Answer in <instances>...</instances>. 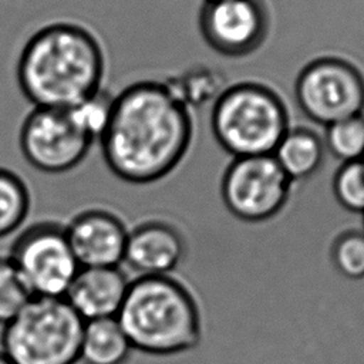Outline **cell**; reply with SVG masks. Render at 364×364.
I'll use <instances>...</instances> for the list:
<instances>
[{"instance_id":"obj_15","label":"cell","mask_w":364,"mask_h":364,"mask_svg":"<svg viewBox=\"0 0 364 364\" xmlns=\"http://www.w3.org/2000/svg\"><path fill=\"white\" fill-rule=\"evenodd\" d=\"M134 348L117 317L84 321L80 361L84 364H125Z\"/></svg>"},{"instance_id":"obj_1","label":"cell","mask_w":364,"mask_h":364,"mask_svg":"<svg viewBox=\"0 0 364 364\" xmlns=\"http://www.w3.org/2000/svg\"><path fill=\"white\" fill-rule=\"evenodd\" d=\"M192 139L191 108L165 80H139L115 94L98 144L117 178L146 185L173 172L188 155Z\"/></svg>"},{"instance_id":"obj_5","label":"cell","mask_w":364,"mask_h":364,"mask_svg":"<svg viewBox=\"0 0 364 364\" xmlns=\"http://www.w3.org/2000/svg\"><path fill=\"white\" fill-rule=\"evenodd\" d=\"M84 320L64 297H33L3 326L0 350L13 364H75Z\"/></svg>"},{"instance_id":"obj_11","label":"cell","mask_w":364,"mask_h":364,"mask_svg":"<svg viewBox=\"0 0 364 364\" xmlns=\"http://www.w3.org/2000/svg\"><path fill=\"white\" fill-rule=\"evenodd\" d=\"M67 239L81 267H115L124 262L129 229L109 209L90 208L64 225Z\"/></svg>"},{"instance_id":"obj_22","label":"cell","mask_w":364,"mask_h":364,"mask_svg":"<svg viewBox=\"0 0 364 364\" xmlns=\"http://www.w3.org/2000/svg\"><path fill=\"white\" fill-rule=\"evenodd\" d=\"M333 193L346 210L364 215V159L340 165L333 178Z\"/></svg>"},{"instance_id":"obj_3","label":"cell","mask_w":364,"mask_h":364,"mask_svg":"<svg viewBox=\"0 0 364 364\" xmlns=\"http://www.w3.org/2000/svg\"><path fill=\"white\" fill-rule=\"evenodd\" d=\"M134 351L168 357L202 341V313L192 289L175 274L134 277L117 316Z\"/></svg>"},{"instance_id":"obj_4","label":"cell","mask_w":364,"mask_h":364,"mask_svg":"<svg viewBox=\"0 0 364 364\" xmlns=\"http://www.w3.org/2000/svg\"><path fill=\"white\" fill-rule=\"evenodd\" d=\"M210 128L216 142L233 158L272 155L290 128V115L276 90L240 81L213 101Z\"/></svg>"},{"instance_id":"obj_14","label":"cell","mask_w":364,"mask_h":364,"mask_svg":"<svg viewBox=\"0 0 364 364\" xmlns=\"http://www.w3.org/2000/svg\"><path fill=\"white\" fill-rule=\"evenodd\" d=\"M273 158L291 182L314 176L323 166V138L307 127H290L273 151Z\"/></svg>"},{"instance_id":"obj_7","label":"cell","mask_w":364,"mask_h":364,"mask_svg":"<svg viewBox=\"0 0 364 364\" xmlns=\"http://www.w3.org/2000/svg\"><path fill=\"white\" fill-rule=\"evenodd\" d=\"M9 257L33 297H64L81 267L64 225L57 222H38L23 230Z\"/></svg>"},{"instance_id":"obj_9","label":"cell","mask_w":364,"mask_h":364,"mask_svg":"<svg viewBox=\"0 0 364 364\" xmlns=\"http://www.w3.org/2000/svg\"><path fill=\"white\" fill-rule=\"evenodd\" d=\"M95 142L73 121L67 109L34 107L18 132L21 155L34 169L58 175L75 169Z\"/></svg>"},{"instance_id":"obj_19","label":"cell","mask_w":364,"mask_h":364,"mask_svg":"<svg viewBox=\"0 0 364 364\" xmlns=\"http://www.w3.org/2000/svg\"><path fill=\"white\" fill-rule=\"evenodd\" d=\"M334 269L348 280L364 279V230H344L331 243Z\"/></svg>"},{"instance_id":"obj_6","label":"cell","mask_w":364,"mask_h":364,"mask_svg":"<svg viewBox=\"0 0 364 364\" xmlns=\"http://www.w3.org/2000/svg\"><path fill=\"white\" fill-rule=\"evenodd\" d=\"M294 98L310 121L324 127L364 114V73L346 57H316L297 74Z\"/></svg>"},{"instance_id":"obj_24","label":"cell","mask_w":364,"mask_h":364,"mask_svg":"<svg viewBox=\"0 0 364 364\" xmlns=\"http://www.w3.org/2000/svg\"><path fill=\"white\" fill-rule=\"evenodd\" d=\"M363 216H364V215H363Z\"/></svg>"},{"instance_id":"obj_23","label":"cell","mask_w":364,"mask_h":364,"mask_svg":"<svg viewBox=\"0 0 364 364\" xmlns=\"http://www.w3.org/2000/svg\"><path fill=\"white\" fill-rule=\"evenodd\" d=\"M0 364H13L7 357H6V354L0 350Z\"/></svg>"},{"instance_id":"obj_10","label":"cell","mask_w":364,"mask_h":364,"mask_svg":"<svg viewBox=\"0 0 364 364\" xmlns=\"http://www.w3.org/2000/svg\"><path fill=\"white\" fill-rule=\"evenodd\" d=\"M198 26L203 41L215 53L242 58L264 44L272 18L264 0H203Z\"/></svg>"},{"instance_id":"obj_12","label":"cell","mask_w":364,"mask_h":364,"mask_svg":"<svg viewBox=\"0 0 364 364\" xmlns=\"http://www.w3.org/2000/svg\"><path fill=\"white\" fill-rule=\"evenodd\" d=\"M188 252L182 230L165 219H146L128 232L124 262L135 276L173 274Z\"/></svg>"},{"instance_id":"obj_21","label":"cell","mask_w":364,"mask_h":364,"mask_svg":"<svg viewBox=\"0 0 364 364\" xmlns=\"http://www.w3.org/2000/svg\"><path fill=\"white\" fill-rule=\"evenodd\" d=\"M33 299L9 256H0V324L11 321Z\"/></svg>"},{"instance_id":"obj_16","label":"cell","mask_w":364,"mask_h":364,"mask_svg":"<svg viewBox=\"0 0 364 364\" xmlns=\"http://www.w3.org/2000/svg\"><path fill=\"white\" fill-rule=\"evenodd\" d=\"M30 191L20 175L0 168V239L14 233L30 212Z\"/></svg>"},{"instance_id":"obj_8","label":"cell","mask_w":364,"mask_h":364,"mask_svg":"<svg viewBox=\"0 0 364 364\" xmlns=\"http://www.w3.org/2000/svg\"><path fill=\"white\" fill-rule=\"evenodd\" d=\"M291 185L273 155L239 156L223 172L220 196L235 218L257 223L273 219L284 209Z\"/></svg>"},{"instance_id":"obj_17","label":"cell","mask_w":364,"mask_h":364,"mask_svg":"<svg viewBox=\"0 0 364 364\" xmlns=\"http://www.w3.org/2000/svg\"><path fill=\"white\" fill-rule=\"evenodd\" d=\"M323 141L326 151L341 164L364 159V114L327 125Z\"/></svg>"},{"instance_id":"obj_13","label":"cell","mask_w":364,"mask_h":364,"mask_svg":"<svg viewBox=\"0 0 364 364\" xmlns=\"http://www.w3.org/2000/svg\"><path fill=\"white\" fill-rule=\"evenodd\" d=\"M131 279L115 267H80L64 299L84 320L117 317Z\"/></svg>"},{"instance_id":"obj_2","label":"cell","mask_w":364,"mask_h":364,"mask_svg":"<svg viewBox=\"0 0 364 364\" xmlns=\"http://www.w3.org/2000/svg\"><path fill=\"white\" fill-rule=\"evenodd\" d=\"M107 53L85 24L57 20L36 30L24 43L16 77L34 107L68 109L104 87Z\"/></svg>"},{"instance_id":"obj_20","label":"cell","mask_w":364,"mask_h":364,"mask_svg":"<svg viewBox=\"0 0 364 364\" xmlns=\"http://www.w3.org/2000/svg\"><path fill=\"white\" fill-rule=\"evenodd\" d=\"M171 90L191 108L193 105L205 104L213 97L215 91L222 92V81L216 77V73L205 67L188 70L181 77L165 78Z\"/></svg>"},{"instance_id":"obj_18","label":"cell","mask_w":364,"mask_h":364,"mask_svg":"<svg viewBox=\"0 0 364 364\" xmlns=\"http://www.w3.org/2000/svg\"><path fill=\"white\" fill-rule=\"evenodd\" d=\"M114 97V94L102 87L67 109L75 125L94 142L100 141L109 122Z\"/></svg>"}]
</instances>
